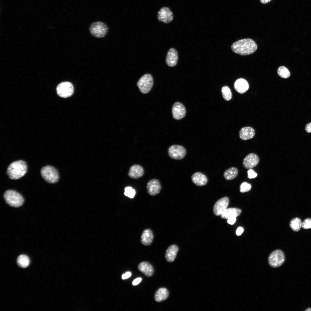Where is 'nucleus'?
<instances>
[{"mask_svg":"<svg viewBox=\"0 0 311 311\" xmlns=\"http://www.w3.org/2000/svg\"><path fill=\"white\" fill-rule=\"evenodd\" d=\"M222 95L224 99L226 101L230 100L232 97V95L230 89L227 86H224L221 89Z\"/></svg>","mask_w":311,"mask_h":311,"instance_id":"c85d7f7f","label":"nucleus"},{"mask_svg":"<svg viewBox=\"0 0 311 311\" xmlns=\"http://www.w3.org/2000/svg\"><path fill=\"white\" fill-rule=\"evenodd\" d=\"M191 179L192 182L195 184L199 186L205 185L208 181L206 176L200 172H197L194 173L191 177Z\"/></svg>","mask_w":311,"mask_h":311,"instance_id":"a211bd4d","label":"nucleus"},{"mask_svg":"<svg viewBox=\"0 0 311 311\" xmlns=\"http://www.w3.org/2000/svg\"><path fill=\"white\" fill-rule=\"evenodd\" d=\"M241 212V210L238 208H227L224 211L221 215V217L225 219H228L232 217H236L240 214Z\"/></svg>","mask_w":311,"mask_h":311,"instance_id":"b1692460","label":"nucleus"},{"mask_svg":"<svg viewBox=\"0 0 311 311\" xmlns=\"http://www.w3.org/2000/svg\"><path fill=\"white\" fill-rule=\"evenodd\" d=\"M259 159L258 156L254 153L248 155L244 159L242 165L246 169H250L256 166L258 164Z\"/></svg>","mask_w":311,"mask_h":311,"instance_id":"ddd939ff","label":"nucleus"},{"mask_svg":"<svg viewBox=\"0 0 311 311\" xmlns=\"http://www.w3.org/2000/svg\"><path fill=\"white\" fill-rule=\"evenodd\" d=\"M251 185L246 182L242 183L240 185V191L241 193H244L249 191L251 188Z\"/></svg>","mask_w":311,"mask_h":311,"instance_id":"7c9ffc66","label":"nucleus"},{"mask_svg":"<svg viewBox=\"0 0 311 311\" xmlns=\"http://www.w3.org/2000/svg\"><path fill=\"white\" fill-rule=\"evenodd\" d=\"M3 197L8 205L14 207L22 206L24 201L23 197L20 193L13 190H8L5 191Z\"/></svg>","mask_w":311,"mask_h":311,"instance_id":"7ed1b4c3","label":"nucleus"},{"mask_svg":"<svg viewBox=\"0 0 311 311\" xmlns=\"http://www.w3.org/2000/svg\"><path fill=\"white\" fill-rule=\"evenodd\" d=\"M169 293L165 288L162 287L158 289L154 295V299L157 302H160L166 300L168 297Z\"/></svg>","mask_w":311,"mask_h":311,"instance_id":"5701e85b","label":"nucleus"},{"mask_svg":"<svg viewBox=\"0 0 311 311\" xmlns=\"http://www.w3.org/2000/svg\"><path fill=\"white\" fill-rule=\"evenodd\" d=\"M229 203L228 198L225 197L218 200L214 205L213 211L216 216L221 215L227 208Z\"/></svg>","mask_w":311,"mask_h":311,"instance_id":"f8f14e48","label":"nucleus"},{"mask_svg":"<svg viewBox=\"0 0 311 311\" xmlns=\"http://www.w3.org/2000/svg\"><path fill=\"white\" fill-rule=\"evenodd\" d=\"M248 177L249 179L254 178L257 176V173L252 169H249L247 171Z\"/></svg>","mask_w":311,"mask_h":311,"instance_id":"473e14b6","label":"nucleus"},{"mask_svg":"<svg viewBox=\"0 0 311 311\" xmlns=\"http://www.w3.org/2000/svg\"><path fill=\"white\" fill-rule=\"evenodd\" d=\"M132 274L131 272H128L122 275V278L123 279H126L130 277L131 276Z\"/></svg>","mask_w":311,"mask_h":311,"instance_id":"72a5a7b5","label":"nucleus"},{"mask_svg":"<svg viewBox=\"0 0 311 311\" xmlns=\"http://www.w3.org/2000/svg\"><path fill=\"white\" fill-rule=\"evenodd\" d=\"M142 280V278H138L135 279L132 282L133 285L134 286L137 285L141 282Z\"/></svg>","mask_w":311,"mask_h":311,"instance_id":"f704fd0d","label":"nucleus"},{"mask_svg":"<svg viewBox=\"0 0 311 311\" xmlns=\"http://www.w3.org/2000/svg\"><path fill=\"white\" fill-rule=\"evenodd\" d=\"M153 83V79L151 75L146 73L140 78L137 84L142 93L146 94L151 89Z\"/></svg>","mask_w":311,"mask_h":311,"instance_id":"423d86ee","label":"nucleus"},{"mask_svg":"<svg viewBox=\"0 0 311 311\" xmlns=\"http://www.w3.org/2000/svg\"><path fill=\"white\" fill-rule=\"evenodd\" d=\"M235 90L240 94L245 92L249 88V84L247 81L243 78H239L235 81L234 84Z\"/></svg>","mask_w":311,"mask_h":311,"instance_id":"6ab92c4d","label":"nucleus"},{"mask_svg":"<svg viewBox=\"0 0 311 311\" xmlns=\"http://www.w3.org/2000/svg\"><path fill=\"white\" fill-rule=\"evenodd\" d=\"M271 0H260V2L263 4H265L270 2Z\"/></svg>","mask_w":311,"mask_h":311,"instance_id":"58836bf2","label":"nucleus"},{"mask_svg":"<svg viewBox=\"0 0 311 311\" xmlns=\"http://www.w3.org/2000/svg\"><path fill=\"white\" fill-rule=\"evenodd\" d=\"M285 260V255L281 250L277 249L273 251L269 255L268 262L272 267L276 268L281 266Z\"/></svg>","mask_w":311,"mask_h":311,"instance_id":"0eeeda50","label":"nucleus"},{"mask_svg":"<svg viewBox=\"0 0 311 311\" xmlns=\"http://www.w3.org/2000/svg\"><path fill=\"white\" fill-rule=\"evenodd\" d=\"M305 130L308 133H311V122L308 124L306 126Z\"/></svg>","mask_w":311,"mask_h":311,"instance_id":"e433bc0d","label":"nucleus"},{"mask_svg":"<svg viewBox=\"0 0 311 311\" xmlns=\"http://www.w3.org/2000/svg\"><path fill=\"white\" fill-rule=\"evenodd\" d=\"M139 270L147 277L152 276L154 272V269L153 266L149 263L146 261L140 263L138 267Z\"/></svg>","mask_w":311,"mask_h":311,"instance_id":"f3484780","label":"nucleus"},{"mask_svg":"<svg viewBox=\"0 0 311 311\" xmlns=\"http://www.w3.org/2000/svg\"><path fill=\"white\" fill-rule=\"evenodd\" d=\"M178 60V55L177 50L173 48H170L167 52L166 58V64L170 67L176 66Z\"/></svg>","mask_w":311,"mask_h":311,"instance_id":"dca6fc26","label":"nucleus"},{"mask_svg":"<svg viewBox=\"0 0 311 311\" xmlns=\"http://www.w3.org/2000/svg\"><path fill=\"white\" fill-rule=\"evenodd\" d=\"M41 174L44 180L49 183H55L58 181V172L52 166L47 165L43 167L41 170Z\"/></svg>","mask_w":311,"mask_h":311,"instance_id":"39448f33","label":"nucleus"},{"mask_svg":"<svg viewBox=\"0 0 311 311\" xmlns=\"http://www.w3.org/2000/svg\"><path fill=\"white\" fill-rule=\"evenodd\" d=\"M18 266L22 268L28 267L30 264V261L28 256L24 255H21L18 256L17 260Z\"/></svg>","mask_w":311,"mask_h":311,"instance_id":"a878e982","label":"nucleus"},{"mask_svg":"<svg viewBox=\"0 0 311 311\" xmlns=\"http://www.w3.org/2000/svg\"><path fill=\"white\" fill-rule=\"evenodd\" d=\"M235 53L245 56L253 54L257 49V45L254 41L250 38L241 39L234 43L231 46Z\"/></svg>","mask_w":311,"mask_h":311,"instance_id":"f257e3e1","label":"nucleus"},{"mask_svg":"<svg viewBox=\"0 0 311 311\" xmlns=\"http://www.w3.org/2000/svg\"><path fill=\"white\" fill-rule=\"evenodd\" d=\"M158 19L161 22L168 24L173 19V13L169 8L163 7L160 9L158 13Z\"/></svg>","mask_w":311,"mask_h":311,"instance_id":"9b49d317","label":"nucleus"},{"mask_svg":"<svg viewBox=\"0 0 311 311\" xmlns=\"http://www.w3.org/2000/svg\"><path fill=\"white\" fill-rule=\"evenodd\" d=\"M27 166L24 161L19 160L14 161L8 166L7 171L9 178L16 180L24 176L27 171Z\"/></svg>","mask_w":311,"mask_h":311,"instance_id":"f03ea898","label":"nucleus"},{"mask_svg":"<svg viewBox=\"0 0 311 311\" xmlns=\"http://www.w3.org/2000/svg\"><path fill=\"white\" fill-rule=\"evenodd\" d=\"M90 34L97 38L104 37L107 34L109 28L107 25L101 21H96L92 23L89 27Z\"/></svg>","mask_w":311,"mask_h":311,"instance_id":"20e7f679","label":"nucleus"},{"mask_svg":"<svg viewBox=\"0 0 311 311\" xmlns=\"http://www.w3.org/2000/svg\"><path fill=\"white\" fill-rule=\"evenodd\" d=\"M238 172V170L236 168L231 167L225 171L223 173V176L227 180H233L237 176Z\"/></svg>","mask_w":311,"mask_h":311,"instance_id":"393cba45","label":"nucleus"},{"mask_svg":"<svg viewBox=\"0 0 311 311\" xmlns=\"http://www.w3.org/2000/svg\"><path fill=\"white\" fill-rule=\"evenodd\" d=\"M161 188L162 186L159 180L156 179H151L147 184V192L151 196H155L159 194Z\"/></svg>","mask_w":311,"mask_h":311,"instance_id":"9d476101","label":"nucleus"},{"mask_svg":"<svg viewBox=\"0 0 311 311\" xmlns=\"http://www.w3.org/2000/svg\"><path fill=\"white\" fill-rule=\"evenodd\" d=\"M154 237L152 230L149 229L144 230L142 233L141 241L142 244L146 246H149L152 244Z\"/></svg>","mask_w":311,"mask_h":311,"instance_id":"aec40b11","label":"nucleus"},{"mask_svg":"<svg viewBox=\"0 0 311 311\" xmlns=\"http://www.w3.org/2000/svg\"><path fill=\"white\" fill-rule=\"evenodd\" d=\"M172 113L175 119L180 120L185 116L186 113V109L183 104L177 102L175 103L172 106Z\"/></svg>","mask_w":311,"mask_h":311,"instance_id":"4468645a","label":"nucleus"},{"mask_svg":"<svg viewBox=\"0 0 311 311\" xmlns=\"http://www.w3.org/2000/svg\"><path fill=\"white\" fill-rule=\"evenodd\" d=\"M178 251L179 248L176 245L172 244L170 246L166 252L165 257L166 261L169 262L173 261L175 259Z\"/></svg>","mask_w":311,"mask_h":311,"instance_id":"4be33fe9","label":"nucleus"},{"mask_svg":"<svg viewBox=\"0 0 311 311\" xmlns=\"http://www.w3.org/2000/svg\"><path fill=\"white\" fill-rule=\"evenodd\" d=\"M278 75L283 78H287L290 75V73L288 69L284 66L279 67L277 71Z\"/></svg>","mask_w":311,"mask_h":311,"instance_id":"cd10ccee","label":"nucleus"},{"mask_svg":"<svg viewBox=\"0 0 311 311\" xmlns=\"http://www.w3.org/2000/svg\"><path fill=\"white\" fill-rule=\"evenodd\" d=\"M255 132L254 129L251 127L247 126L242 128L239 132V136L243 140L252 138L254 136Z\"/></svg>","mask_w":311,"mask_h":311,"instance_id":"412c9836","label":"nucleus"},{"mask_svg":"<svg viewBox=\"0 0 311 311\" xmlns=\"http://www.w3.org/2000/svg\"><path fill=\"white\" fill-rule=\"evenodd\" d=\"M236 220V217H231L228 219L227 222L229 224L233 225L235 223Z\"/></svg>","mask_w":311,"mask_h":311,"instance_id":"c9c22d12","label":"nucleus"},{"mask_svg":"<svg viewBox=\"0 0 311 311\" xmlns=\"http://www.w3.org/2000/svg\"><path fill=\"white\" fill-rule=\"evenodd\" d=\"M124 195L131 198H134L136 194L135 190L131 187H126L124 189Z\"/></svg>","mask_w":311,"mask_h":311,"instance_id":"c756f323","label":"nucleus"},{"mask_svg":"<svg viewBox=\"0 0 311 311\" xmlns=\"http://www.w3.org/2000/svg\"><path fill=\"white\" fill-rule=\"evenodd\" d=\"M58 95L60 97L66 98L71 96L73 93L74 88L73 84L69 81L59 83L56 88Z\"/></svg>","mask_w":311,"mask_h":311,"instance_id":"6e6552de","label":"nucleus"},{"mask_svg":"<svg viewBox=\"0 0 311 311\" xmlns=\"http://www.w3.org/2000/svg\"><path fill=\"white\" fill-rule=\"evenodd\" d=\"M302 226L304 229H311V218H307L302 223Z\"/></svg>","mask_w":311,"mask_h":311,"instance_id":"2f4dec72","label":"nucleus"},{"mask_svg":"<svg viewBox=\"0 0 311 311\" xmlns=\"http://www.w3.org/2000/svg\"><path fill=\"white\" fill-rule=\"evenodd\" d=\"M244 231V229L241 227H238L236 231V234L238 236L240 235Z\"/></svg>","mask_w":311,"mask_h":311,"instance_id":"4c0bfd02","label":"nucleus"},{"mask_svg":"<svg viewBox=\"0 0 311 311\" xmlns=\"http://www.w3.org/2000/svg\"><path fill=\"white\" fill-rule=\"evenodd\" d=\"M144 173L143 167L138 164H134L130 167L128 175L131 179H136L142 177Z\"/></svg>","mask_w":311,"mask_h":311,"instance_id":"2eb2a0df","label":"nucleus"},{"mask_svg":"<svg viewBox=\"0 0 311 311\" xmlns=\"http://www.w3.org/2000/svg\"><path fill=\"white\" fill-rule=\"evenodd\" d=\"M168 153L170 158L175 160H181L185 157L186 151L185 148L183 146L173 145L169 147Z\"/></svg>","mask_w":311,"mask_h":311,"instance_id":"1a4fd4ad","label":"nucleus"},{"mask_svg":"<svg viewBox=\"0 0 311 311\" xmlns=\"http://www.w3.org/2000/svg\"><path fill=\"white\" fill-rule=\"evenodd\" d=\"M302 224V221L301 219L299 218L296 217L291 221L290 226L293 231L297 232L300 230Z\"/></svg>","mask_w":311,"mask_h":311,"instance_id":"bb28decb","label":"nucleus"},{"mask_svg":"<svg viewBox=\"0 0 311 311\" xmlns=\"http://www.w3.org/2000/svg\"><path fill=\"white\" fill-rule=\"evenodd\" d=\"M306 311H311V308H307L305 310Z\"/></svg>","mask_w":311,"mask_h":311,"instance_id":"ea45409f","label":"nucleus"}]
</instances>
